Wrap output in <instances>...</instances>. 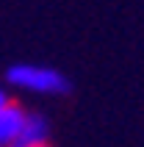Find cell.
<instances>
[{"instance_id":"obj_1","label":"cell","mask_w":144,"mask_h":147,"mask_svg":"<svg viewBox=\"0 0 144 147\" xmlns=\"http://www.w3.org/2000/svg\"><path fill=\"white\" fill-rule=\"evenodd\" d=\"M6 81L14 89L31 92V94H47V97L67 94L72 89L69 78L50 64H14V67H8Z\"/></svg>"},{"instance_id":"obj_2","label":"cell","mask_w":144,"mask_h":147,"mask_svg":"<svg viewBox=\"0 0 144 147\" xmlns=\"http://www.w3.org/2000/svg\"><path fill=\"white\" fill-rule=\"evenodd\" d=\"M25 114H28V108L20 106L17 100H6L0 106V147H14L20 142Z\"/></svg>"},{"instance_id":"obj_3","label":"cell","mask_w":144,"mask_h":147,"mask_svg":"<svg viewBox=\"0 0 144 147\" xmlns=\"http://www.w3.org/2000/svg\"><path fill=\"white\" fill-rule=\"evenodd\" d=\"M17 144L20 147H44V144H50V122H47V117L39 114V111H28Z\"/></svg>"},{"instance_id":"obj_4","label":"cell","mask_w":144,"mask_h":147,"mask_svg":"<svg viewBox=\"0 0 144 147\" xmlns=\"http://www.w3.org/2000/svg\"><path fill=\"white\" fill-rule=\"evenodd\" d=\"M6 100H11V97H8V94H6V89H0V106H3Z\"/></svg>"},{"instance_id":"obj_5","label":"cell","mask_w":144,"mask_h":147,"mask_svg":"<svg viewBox=\"0 0 144 147\" xmlns=\"http://www.w3.org/2000/svg\"><path fill=\"white\" fill-rule=\"evenodd\" d=\"M44 147H50V144H44Z\"/></svg>"},{"instance_id":"obj_6","label":"cell","mask_w":144,"mask_h":147,"mask_svg":"<svg viewBox=\"0 0 144 147\" xmlns=\"http://www.w3.org/2000/svg\"><path fill=\"white\" fill-rule=\"evenodd\" d=\"M14 147H20V144H14Z\"/></svg>"}]
</instances>
